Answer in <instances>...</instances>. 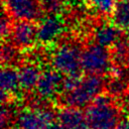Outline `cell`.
<instances>
[{
  "mask_svg": "<svg viewBox=\"0 0 129 129\" xmlns=\"http://www.w3.org/2000/svg\"><path fill=\"white\" fill-rule=\"evenodd\" d=\"M87 126L91 129H115L121 120V112L113 101V97L100 94L86 107Z\"/></svg>",
  "mask_w": 129,
  "mask_h": 129,
  "instance_id": "6da1fadb",
  "label": "cell"
},
{
  "mask_svg": "<svg viewBox=\"0 0 129 129\" xmlns=\"http://www.w3.org/2000/svg\"><path fill=\"white\" fill-rule=\"evenodd\" d=\"M105 87L106 84L102 76L88 75L82 78L78 87L68 93H64L62 101L67 106L81 109L89 106L97 96L102 94Z\"/></svg>",
  "mask_w": 129,
  "mask_h": 129,
  "instance_id": "7a4b0ae2",
  "label": "cell"
},
{
  "mask_svg": "<svg viewBox=\"0 0 129 129\" xmlns=\"http://www.w3.org/2000/svg\"><path fill=\"white\" fill-rule=\"evenodd\" d=\"M82 52L78 43L64 42L52 54L51 64L62 75H79L82 70Z\"/></svg>",
  "mask_w": 129,
  "mask_h": 129,
  "instance_id": "3957f363",
  "label": "cell"
},
{
  "mask_svg": "<svg viewBox=\"0 0 129 129\" xmlns=\"http://www.w3.org/2000/svg\"><path fill=\"white\" fill-rule=\"evenodd\" d=\"M112 62L111 52L97 42L88 45L82 52V71L88 75L103 76L110 72Z\"/></svg>",
  "mask_w": 129,
  "mask_h": 129,
  "instance_id": "277c9868",
  "label": "cell"
},
{
  "mask_svg": "<svg viewBox=\"0 0 129 129\" xmlns=\"http://www.w3.org/2000/svg\"><path fill=\"white\" fill-rule=\"evenodd\" d=\"M56 117L48 107H34L24 109L16 116V124L22 129H46Z\"/></svg>",
  "mask_w": 129,
  "mask_h": 129,
  "instance_id": "5b68a950",
  "label": "cell"
},
{
  "mask_svg": "<svg viewBox=\"0 0 129 129\" xmlns=\"http://www.w3.org/2000/svg\"><path fill=\"white\" fill-rule=\"evenodd\" d=\"M3 8L15 20H40V0H3Z\"/></svg>",
  "mask_w": 129,
  "mask_h": 129,
  "instance_id": "8992f818",
  "label": "cell"
},
{
  "mask_svg": "<svg viewBox=\"0 0 129 129\" xmlns=\"http://www.w3.org/2000/svg\"><path fill=\"white\" fill-rule=\"evenodd\" d=\"M64 31V21L58 14H47L39 20L37 26V41L50 44L58 39Z\"/></svg>",
  "mask_w": 129,
  "mask_h": 129,
  "instance_id": "52a82bcc",
  "label": "cell"
},
{
  "mask_svg": "<svg viewBox=\"0 0 129 129\" xmlns=\"http://www.w3.org/2000/svg\"><path fill=\"white\" fill-rule=\"evenodd\" d=\"M62 74L55 69L42 72L36 85L37 95L44 100L54 98L59 92H62Z\"/></svg>",
  "mask_w": 129,
  "mask_h": 129,
  "instance_id": "ba28073f",
  "label": "cell"
},
{
  "mask_svg": "<svg viewBox=\"0 0 129 129\" xmlns=\"http://www.w3.org/2000/svg\"><path fill=\"white\" fill-rule=\"evenodd\" d=\"M12 43L17 48H30L37 40V27L32 21L18 20L11 32Z\"/></svg>",
  "mask_w": 129,
  "mask_h": 129,
  "instance_id": "9c48e42d",
  "label": "cell"
},
{
  "mask_svg": "<svg viewBox=\"0 0 129 129\" xmlns=\"http://www.w3.org/2000/svg\"><path fill=\"white\" fill-rule=\"evenodd\" d=\"M1 96L2 103H6L20 88L19 72L11 66H6L1 71Z\"/></svg>",
  "mask_w": 129,
  "mask_h": 129,
  "instance_id": "30bf717a",
  "label": "cell"
},
{
  "mask_svg": "<svg viewBox=\"0 0 129 129\" xmlns=\"http://www.w3.org/2000/svg\"><path fill=\"white\" fill-rule=\"evenodd\" d=\"M56 118L64 129H82L87 125L85 113L76 107L67 106L61 108L56 113Z\"/></svg>",
  "mask_w": 129,
  "mask_h": 129,
  "instance_id": "8fae6325",
  "label": "cell"
},
{
  "mask_svg": "<svg viewBox=\"0 0 129 129\" xmlns=\"http://www.w3.org/2000/svg\"><path fill=\"white\" fill-rule=\"evenodd\" d=\"M120 29L115 23H102L94 31L95 41L105 47H112L121 38Z\"/></svg>",
  "mask_w": 129,
  "mask_h": 129,
  "instance_id": "7c38bea8",
  "label": "cell"
},
{
  "mask_svg": "<svg viewBox=\"0 0 129 129\" xmlns=\"http://www.w3.org/2000/svg\"><path fill=\"white\" fill-rule=\"evenodd\" d=\"M19 82L20 88L24 91H31L36 88L41 72L39 68L32 62L24 63L19 69Z\"/></svg>",
  "mask_w": 129,
  "mask_h": 129,
  "instance_id": "4fadbf2b",
  "label": "cell"
},
{
  "mask_svg": "<svg viewBox=\"0 0 129 129\" xmlns=\"http://www.w3.org/2000/svg\"><path fill=\"white\" fill-rule=\"evenodd\" d=\"M113 21L118 27L125 30L129 27V0H121L117 3L113 12Z\"/></svg>",
  "mask_w": 129,
  "mask_h": 129,
  "instance_id": "5bb4252c",
  "label": "cell"
},
{
  "mask_svg": "<svg viewBox=\"0 0 129 129\" xmlns=\"http://www.w3.org/2000/svg\"><path fill=\"white\" fill-rule=\"evenodd\" d=\"M106 89L112 97L124 96L129 89V78L111 77V80L106 84Z\"/></svg>",
  "mask_w": 129,
  "mask_h": 129,
  "instance_id": "9a60e30c",
  "label": "cell"
},
{
  "mask_svg": "<svg viewBox=\"0 0 129 129\" xmlns=\"http://www.w3.org/2000/svg\"><path fill=\"white\" fill-rule=\"evenodd\" d=\"M128 50H129V43L127 39L120 38L112 46V50H111V56H112V60L114 61V64L122 66L123 63H125Z\"/></svg>",
  "mask_w": 129,
  "mask_h": 129,
  "instance_id": "2e32d148",
  "label": "cell"
},
{
  "mask_svg": "<svg viewBox=\"0 0 129 129\" xmlns=\"http://www.w3.org/2000/svg\"><path fill=\"white\" fill-rule=\"evenodd\" d=\"M17 57V47L13 43L3 42L1 47V61L3 66H10Z\"/></svg>",
  "mask_w": 129,
  "mask_h": 129,
  "instance_id": "e0dca14e",
  "label": "cell"
},
{
  "mask_svg": "<svg viewBox=\"0 0 129 129\" xmlns=\"http://www.w3.org/2000/svg\"><path fill=\"white\" fill-rule=\"evenodd\" d=\"M94 8L101 14H113L116 8L115 0H90Z\"/></svg>",
  "mask_w": 129,
  "mask_h": 129,
  "instance_id": "ac0fdd59",
  "label": "cell"
},
{
  "mask_svg": "<svg viewBox=\"0 0 129 129\" xmlns=\"http://www.w3.org/2000/svg\"><path fill=\"white\" fill-rule=\"evenodd\" d=\"M63 0H40L41 8L47 14H59L63 10Z\"/></svg>",
  "mask_w": 129,
  "mask_h": 129,
  "instance_id": "d6986e66",
  "label": "cell"
},
{
  "mask_svg": "<svg viewBox=\"0 0 129 129\" xmlns=\"http://www.w3.org/2000/svg\"><path fill=\"white\" fill-rule=\"evenodd\" d=\"M10 17L11 16L8 14V12L3 8L2 15H1V21H0V33H1V37L3 40H5V38L9 37L12 32L13 25L11 24Z\"/></svg>",
  "mask_w": 129,
  "mask_h": 129,
  "instance_id": "ffe728a7",
  "label": "cell"
},
{
  "mask_svg": "<svg viewBox=\"0 0 129 129\" xmlns=\"http://www.w3.org/2000/svg\"><path fill=\"white\" fill-rule=\"evenodd\" d=\"M0 119H1V128L2 129L10 128L11 122L13 120V111L10 109V107L7 105V103H2Z\"/></svg>",
  "mask_w": 129,
  "mask_h": 129,
  "instance_id": "44dd1931",
  "label": "cell"
},
{
  "mask_svg": "<svg viewBox=\"0 0 129 129\" xmlns=\"http://www.w3.org/2000/svg\"><path fill=\"white\" fill-rule=\"evenodd\" d=\"M81 81H82V78H81L80 74L66 76V78H63V82H62V93H68V92L74 90L76 87L79 86Z\"/></svg>",
  "mask_w": 129,
  "mask_h": 129,
  "instance_id": "7402d4cb",
  "label": "cell"
},
{
  "mask_svg": "<svg viewBox=\"0 0 129 129\" xmlns=\"http://www.w3.org/2000/svg\"><path fill=\"white\" fill-rule=\"evenodd\" d=\"M115 129H129V118L121 119Z\"/></svg>",
  "mask_w": 129,
  "mask_h": 129,
  "instance_id": "603a6c76",
  "label": "cell"
},
{
  "mask_svg": "<svg viewBox=\"0 0 129 129\" xmlns=\"http://www.w3.org/2000/svg\"><path fill=\"white\" fill-rule=\"evenodd\" d=\"M124 107H125L126 111L129 114V89L126 92V94L124 95Z\"/></svg>",
  "mask_w": 129,
  "mask_h": 129,
  "instance_id": "cb8c5ba5",
  "label": "cell"
},
{
  "mask_svg": "<svg viewBox=\"0 0 129 129\" xmlns=\"http://www.w3.org/2000/svg\"><path fill=\"white\" fill-rule=\"evenodd\" d=\"M46 129H64L59 123H50L47 127H46Z\"/></svg>",
  "mask_w": 129,
  "mask_h": 129,
  "instance_id": "d4e9b609",
  "label": "cell"
},
{
  "mask_svg": "<svg viewBox=\"0 0 129 129\" xmlns=\"http://www.w3.org/2000/svg\"><path fill=\"white\" fill-rule=\"evenodd\" d=\"M84 0H63V2L64 3H67V4H69V5H72V6H74V5H79L80 3H82Z\"/></svg>",
  "mask_w": 129,
  "mask_h": 129,
  "instance_id": "484cf974",
  "label": "cell"
},
{
  "mask_svg": "<svg viewBox=\"0 0 129 129\" xmlns=\"http://www.w3.org/2000/svg\"><path fill=\"white\" fill-rule=\"evenodd\" d=\"M125 63L127 64V68L129 70V50H128V53H127V57H126V62Z\"/></svg>",
  "mask_w": 129,
  "mask_h": 129,
  "instance_id": "4316f807",
  "label": "cell"
},
{
  "mask_svg": "<svg viewBox=\"0 0 129 129\" xmlns=\"http://www.w3.org/2000/svg\"><path fill=\"white\" fill-rule=\"evenodd\" d=\"M8 129H22V128H20L19 126H17V127H10V128H8Z\"/></svg>",
  "mask_w": 129,
  "mask_h": 129,
  "instance_id": "83f0119b",
  "label": "cell"
},
{
  "mask_svg": "<svg viewBox=\"0 0 129 129\" xmlns=\"http://www.w3.org/2000/svg\"><path fill=\"white\" fill-rule=\"evenodd\" d=\"M126 33H127V36H128V38H129V27L126 29Z\"/></svg>",
  "mask_w": 129,
  "mask_h": 129,
  "instance_id": "f1b7e54d",
  "label": "cell"
},
{
  "mask_svg": "<svg viewBox=\"0 0 129 129\" xmlns=\"http://www.w3.org/2000/svg\"><path fill=\"white\" fill-rule=\"evenodd\" d=\"M82 129H91V128H89V127H86V126H85V127H84V128H82Z\"/></svg>",
  "mask_w": 129,
  "mask_h": 129,
  "instance_id": "f546056e",
  "label": "cell"
},
{
  "mask_svg": "<svg viewBox=\"0 0 129 129\" xmlns=\"http://www.w3.org/2000/svg\"><path fill=\"white\" fill-rule=\"evenodd\" d=\"M119 1H121V0H119Z\"/></svg>",
  "mask_w": 129,
  "mask_h": 129,
  "instance_id": "4dcf8cb0",
  "label": "cell"
}]
</instances>
